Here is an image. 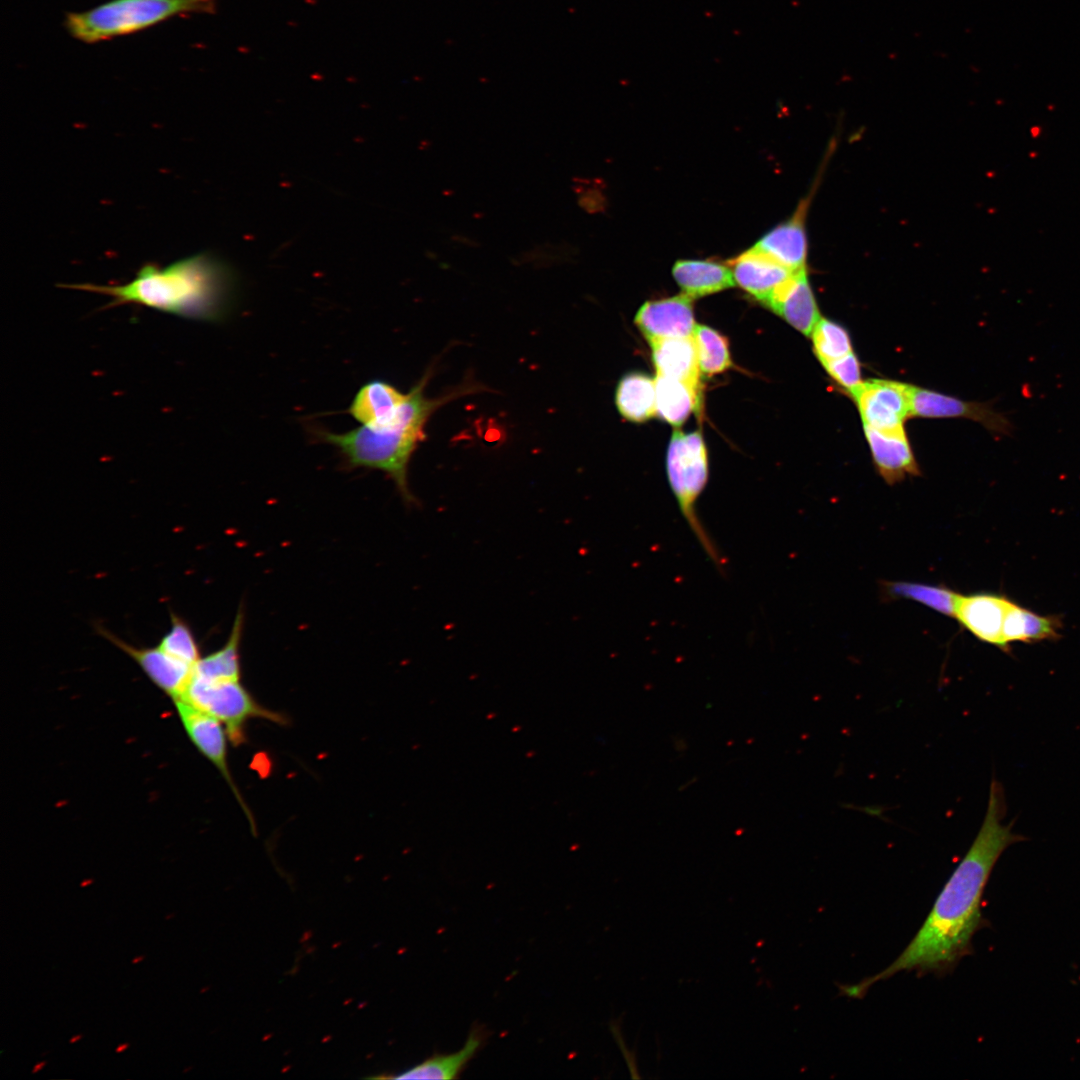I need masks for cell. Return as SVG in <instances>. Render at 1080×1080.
I'll use <instances>...</instances> for the list:
<instances>
[{
    "label": "cell",
    "mask_w": 1080,
    "mask_h": 1080,
    "mask_svg": "<svg viewBox=\"0 0 1080 1080\" xmlns=\"http://www.w3.org/2000/svg\"><path fill=\"white\" fill-rule=\"evenodd\" d=\"M1006 808L1003 786L993 778L981 828L914 938L883 971L841 987L843 994L861 998L877 981L901 971L943 975L971 952L972 938L984 926L981 902L989 876L1002 853L1025 840L1012 832L1015 819L1003 824Z\"/></svg>",
    "instance_id": "obj_1"
},
{
    "label": "cell",
    "mask_w": 1080,
    "mask_h": 1080,
    "mask_svg": "<svg viewBox=\"0 0 1080 1080\" xmlns=\"http://www.w3.org/2000/svg\"><path fill=\"white\" fill-rule=\"evenodd\" d=\"M65 287L105 295L112 306L136 304L189 320L219 323L232 311L238 277L229 264L201 252L164 267L146 263L124 284Z\"/></svg>",
    "instance_id": "obj_2"
},
{
    "label": "cell",
    "mask_w": 1080,
    "mask_h": 1080,
    "mask_svg": "<svg viewBox=\"0 0 1080 1080\" xmlns=\"http://www.w3.org/2000/svg\"><path fill=\"white\" fill-rule=\"evenodd\" d=\"M432 376L428 369L408 391V397L398 413L377 427L359 426L344 433L314 428L316 439L337 449L350 469L368 468L385 473L396 485L402 499L415 503L408 483L410 460L425 438V426L432 414L450 400L478 391L475 385H465L448 394L429 398L425 387Z\"/></svg>",
    "instance_id": "obj_3"
},
{
    "label": "cell",
    "mask_w": 1080,
    "mask_h": 1080,
    "mask_svg": "<svg viewBox=\"0 0 1080 1080\" xmlns=\"http://www.w3.org/2000/svg\"><path fill=\"white\" fill-rule=\"evenodd\" d=\"M215 11L216 0H110L68 13L64 26L73 38L96 43L141 31L175 16Z\"/></svg>",
    "instance_id": "obj_4"
},
{
    "label": "cell",
    "mask_w": 1080,
    "mask_h": 1080,
    "mask_svg": "<svg viewBox=\"0 0 1080 1080\" xmlns=\"http://www.w3.org/2000/svg\"><path fill=\"white\" fill-rule=\"evenodd\" d=\"M668 482L677 501L680 513L704 552L723 572L725 560L706 532L696 511V504L708 481V457L706 446L699 431L672 434L666 458Z\"/></svg>",
    "instance_id": "obj_5"
},
{
    "label": "cell",
    "mask_w": 1080,
    "mask_h": 1080,
    "mask_svg": "<svg viewBox=\"0 0 1080 1080\" xmlns=\"http://www.w3.org/2000/svg\"><path fill=\"white\" fill-rule=\"evenodd\" d=\"M218 719L234 745L244 743L248 720L263 718L283 724L281 714L260 705L244 687L241 679H208L194 673L178 698Z\"/></svg>",
    "instance_id": "obj_6"
},
{
    "label": "cell",
    "mask_w": 1080,
    "mask_h": 1080,
    "mask_svg": "<svg viewBox=\"0 0 1080 1080\" xmlns=\"http://www.w3.org/2000/svg\"><path fill=\"white\" fill-rule=\"evenodd\" d=\"M911 385L887 379L863 381L852 397L856 401L863 426L880 431L904 429L910 416Z\"/></svg>",
    "instance_id": "obj_7"
},
{
    "label": "cell",
    "mask_w": 1080,
    "mask_h": 1080,
    "mask_svg": "<svg viewBox=\"0 0 1080 1080\" xmlns=\"http://www.w3.org/2000/svg\"><path fill=\"white\" fill-rule=\"evenodd\" d=\"M173 703L188 738L198 751L218 769L231 787L242 809L248 815L251 826H254L249 809L242 800L229 771L227 761V740H229V737L224 725L218 719L183 699H176Z\"/></svg>",
    "instance_id": "obj_8"
},
{
    "label": "cell",
    "mask_w": 1080,
    "mask_h": 1080,
    "mask_svg": "<svg viewBox=\"0 0 1080 1080\" xmlns=\"http://www.w3.org/2000/svg\"><path fill=\"white\" fill-rule=\"evenodd\" d=\"M910 416L923 418H966L981 423L999 436L1010 435L1013 425L990 402H970L940 394L924 388L911 386Z\"/></svg>",
    "instance_id": "obj_9"
},
{
    "label": "cell",
    "mask_w": 1080,
    "mask_h": 1080,
    "mask_svg": "<svg viewBox=\"0 0 1080 1080\" xmlns=\"http://www.w3.org/2000/svg\"><path fill=\"white\" fill-rule=\"evenodd\" d=\"M828 159V157L824 159L823 166L821 167L819 175L815 179L810 192L800 200L793 215L788 220L776 225L765 233L754 245L755 248L766 253L792 271L806 267L808 239L805 223L807 213L813 196L819 186L822 171L826 168Z\"/></svg>",
    "instance_id": "obj_10"
},
{
    "label": "cell",
    "mask_w": 1080,
    "mask_h": 1080,
    "mask_svg": "<svg viewBox=\"0 0 1080 1080\" xmlns=\"http://www.w3.org/2000/svg\"><path fill=\"white\" fill-rule=\"evenodd\" d=\"M96 629L99 634L132 658L152 683L172 701L183 695L195 665H190L168 654L158 645L156 647L133 646L99 625Z\"/></svg>",
    "instance_id": "obj_11"
},
{
    "label": "cell",
    "mask_w": 1080,
    "mask_h": 1080,
    "mask_svg": "<svg viewBox=\"0 0 1080 1080\" xmlns=\"http://www.w3.org/2000/svg\"><path fill=\"white\" fill-rule=\"evenodd\" d=\"M635 324L650 343L693 335L696 323L692 298L680 294L645 302L635 316Z\"/></svg>",
    "instance_id": "obj_12"
},
{
    "label": "cell",
    "mask_w": 1080,
    "mask_h": 1080,
    "mask_svg": "<svg viewBox=\"0 0 1080 1080\" xmlns=\"http://www.w3.org/2000/svg\"><path fill=\"white\" fill-rule=\"evenodd\" d=\"M1010 603L1008 598L992 593L959 595L954 617L977 639L1008 651L1003 624Z\"/></svg>",
    "instance_id": "obj_13"
},
{
    "label": "cell",
    "mask_w": 1080,
    "mask_h": 1080,
    "mask_svg": "<svg viewBox=\"0 0 1080 1080\" xmlns=\"http://www.w3.org/2000/svg\"><path fill=\"white\" fill-rule=\"evenodd\" d=\"M763 304L806 336L821 318L806 267L794 271Z\"/></svg>",
    "instance_id": "obj_14"
},
{
    "label": "cell",
    "mask_w": 1080,
    "mask_h": 1080,
    "mask_svg": "<svg viewBox=\"0 0 1080 1080\" xmlns=\"http://www.w3.org/2000/svg\"><path fill=\"white\" fill-rule=\"evenodd\" d=\"M874 464L888 484L919 474V468L905 429L880 431L864 426Z\"/></svg>",
    "instance_id": "obj_15"
},
{
    "label": "cell",
    "mask_w": 1080,
    "mask_h": 1080,
    "mask_svg": "<svg viewBox=\"0 0 1080 1080\" xmlns=\"http://www.w3.org/2000/svg\"><path fill=\"white\" fill-rule=\"evenodd\" d=\"M729 265L735 284L762 304L794 272L754 246Z\"/></svg>",
    "instance_id": "obj_16"
},
{
    "label": "cell",
    "mask_w": 1080,
    "mask_h": 1080,
    "mask_svg": "<svg viewBox=\"0 0 1080 1080\" xmlns=\"http://www.w3.org/2000/svg\"><path fill=\"white\" fill-rule=\"evenodd\" d=\"M408 397L384 380H371L355 394L347 413L360 425L377 427L393 418Z\"/></svg>",
    "instance_id": "obj_17"
},
{
    "label": "cell",
    "mask_w": 1080,
    "mask_h": 1080,
    "mask_svg": "<svg viewBox=\"0 0 1080 1080\" xmlns=\"http://www.w3.org/2000/svg\"><path fill=\"white\" fill-rule=\"evenodd\" d=\"M672 275L683 294L692 299L735 286L731 269L710 260H678Z\"/></svg>",
    "instance_id": "obj_18"
},
{
    "label": "cell",
    "mask_w": 1080,
    "mask_h": 1080,
    "mask_svg": "<svg viewBox=\"0 0 1080 1080\" xmlns=\"http://www.w3.org/2000/svg\"><path fill=\"white\" fill-rule=\"evenodd\" d=\"M658 375L700 385L701 371L693 336L650 343Z\"/></svg>",
    "instance_id": "obj_19"
},
{
    "label": "cell",
    "mask_w": 1080,
    "mask_h": 1080,
    "mask_svg": "<svg viewBox=\"0 0 1080 1080\" xmlns=\"http://www.w3.org/2000/svg\"><path fill=\"white\" fill-rule=\"evenodd\" d=\"M656 415L673 426H681L698 408L700 389L697 384L656 375Z\"/></svg>",
    "instance_id": "obj_20"
},
{
    "label": "cell",
    "mask_w": 1080,
    "mask_h": 1080,
    "mask_svg": "<svg viewBox=\"0 0 1080 1080\" xmlns=\"http://www.w3.org/2000/svg\"><path fill=\"white\" fill-rule=\"evenodd\" d=\"M615 403L627 420L640 423L656 415L655 379L641 373L625 375L618 383Z\"/></svg>",
    "instance_id": "obj_21"
},
{
    "label": "cell",
    "mask_w": 1080,
    "mask_h": 1080,
    "mask_svg": "<svg viewBox=\"0 0 1080 1080\" xmlns=\"http://www.w3.org/2000/svg\"><path fill=\"white\" fill-rule=\"evenodd\" d=\"M244 626L243 608L235 616L226 643L217 651L201 657L193 673L208 679H241L240 644Z\"/></svg>",
    "instance_id": "obj_22"
},
{
    "label": "cell",
    "mask_w": 1080,
    "mask_h": 1080,
    "mask_svg": "<svg viewBox=\"0 0 1080 1080\" xmlns=\"http://www.w3.org/2000/svg\"><path fill=\"white\" fill-rule=\"evenodd\" d=\"M1060 622L1056 617L1038 615L1011 601L1003 624V640L1011 642H1036L1056 639Z\"/></svg>",
    "instance_id": "obj_23"
},
{
    "label": "cell",
    "mask_w": 1080,
    "mask_h": 1080,
    "mask_svg": "<svg viewBox=\"0 0 1080 1080\" xmlns=\"http://www.w3.org/2000/svg\"><path fill=\"white\" fill-rule=\"evenodd\" d=\"M482 1042L479 1031H471L464 1046L457 1052L431 1057L394 1076L395 1079H454L473 1058Z\"/></svg>",
    "instance_id": "obj_24"
},
{
    "label": "cell",
    "mask_w": 1080,
    "mask_h": 1080,
    "mask_svg": "<svg viewBox=\"0 0 1080 1080\" xmlns=\"http://www.w3.org/2000/svg\"><path fill=\"white\" fill-rule=\"evenodd\" d=\"M888 595L917 601L946 616L954 617L960 594L947 587L925 585L913 582H887L884 584Z\"/></svg>",
    "instance_id": "obj_25"
},
{
    "label": "cell",
    "mask_w": 1080,
    "mask_h": 1080,
    "mask_svg": "<svg viewBox=\"0 0 1080 1080\" xmlns=\"http://www.w3.org/2000/svg\"><path fill=\"white\" fill-rule=\"evenodd\" d=\"M692 336L697 349L701 374L713 376L731 367L732 361L726 337L700 324H696Z\"/></svg>",
    "instance_id": "obj_26"
},
{
    "label": "cell",
    "mask_w": 1080,
    "mask_h": 1080,
    "mask_svg": "<svg viewBox=\"0 0 1080 1080\" xmlns=\"http://www.w3.org/2000/svg\"><path fill=\"white\" fill-rule=\"evenodd\" d=\"M811 336L815 354L822 365L853 352L847 330L829 319L820 318Z\"/></svg>",
    "instance_id": "obj_27"
},
{
    "label": "cell",
    "mask_w": 1080,
    "mask_h": 1080,
    "mask_svg": "<svg viewBox=\"0 0 1080 1080\" xmlns=\"http://www.w3.org/2000/svg\"><path fill=\"white\" fill-rule=\"evenodd\" d=\"M170 616V628L160 639L158 646L168 654L194 666L202 657L196 637L184 619L172 612Z\"/></svg>",
    "instance_id": "obj_28"
},
{
    "label": "cell",
    "mask_w": 1080,
    "mask_h": 1080,
    "mask_svg": "<svg viewBox=\"0 0 1080 1080\" xmlns=\"http://www.w3.org/2000/svg\"><path fill=\"white\" fill-rule=\"evenodd\" d=\"M823 367L830 377L838 385L848 391L851 396L863 382L861 379L860 363L853 352L839 359L827 362L823 364Z\"/></svg>",
    "instance_id": "obj_29"
},
{
    "label": "cell",
    "mask_w": 1080,
    "mask_h": 1080,
    "mask_svg": "<svg viewBox=\"0 0 1080 1080\" xmlns=\"http://www.w3.org/2000/svg\"><path fill=\"white\" fill-rule=\"evenodd\" d=\"M528 261L538 260L541 265L553 263L568 258V246L542 245L523 254Z\"/></svg>",
    "instance_id": "obj_30"
},
{
    "label": "cell",
    "mask_w": 1080,
    "mask_h": 1080,
    "mask_svg": "<svg viewBox=\"0 0 1080 1080\" xmlns=\"http://www.w3.org/2000/svg\"><path fill=\"white\" fill-rule=\"evenodd\" d=\"M612 1033H613L615 1039L617 1040L623 1055L625 1056V1060H626L627 1065L629 1067V1070L631 1072V1076L633 1078H639V1075L636 1074L637 1073V1068H636L635 1058L632 1055V1053L627 1049L624 1041L622 1040V1035L620 1033V1030L618 1029V1026L615 1025V1024L612 1025Z\"/></svg>",
    "instance_id": "obj_31"
},
{
    "label": "cell",
    "mask_w": 1080,
    "mask_h": 1080,
    "mask_svg": "<svg viewBox=\"0 0 1080 1080\" xmlns=\"http://www.w3.org/2000/svg\"><path fill=\"white\" fill-rule=\"evenodd\" d=\"M453 239L454 241L461 242L470 246L478 245V243H474L471 239L461 235H455L453 236Z\"/></svg>",
    "instance_id": "obj_32"
},
{
    "label": "cell",
    "mask_w": 1080,
    "mask_h": 1080,
    "mask_svg": "<svg viewBox=\"0 0 1080 1080\" xmlns=\"http://www.w3.org/2000/svg\"><path fill=\"white\" fill-rule=\"evenodd\" d=\"M46 1065H47V1061H46V1060H41V1061H38V1062H37V1063H36V1064H35V1065L33 1066V1068H32V1071H31V1073H32V1074H36V1073L40 1072L41 1070H43V1069L45 1068V1066H46Z\"/></svg>",
    "instance_id": "obj_33"
},
{
    "label": "cell",
    "mask_w": 1080,
    "mask_h": 1080,
    "mask_svg": "<svg viewBox=\"0 0 1080 1080\" xmlns=\"http://www.w3.org/2000/svg\"><path fill=\"white\" fill-rule=\"evenodd\" d=\"M129 1047H130L129 1042H122V1043H120V1044H118L116 1046L115 1053L121 1054V1053L125 1052L126 1050H128Z\"/></svg>",
    "instance_id": "obj_34"
},
{
    "label": "cell",
    "mask_w": 1080,
    "mask_h": 1080,
    "mask_svg": "<svg viewBox=\"0 0 1080 1080\" xmlns=\"http://www.w3.org/2000/svg\"><path fill=\"white\" fill-rule=\"evenodd\" d=\"M145 958H146V956L143 955V954L136 955L135 957L132 958L131 964H133V965L139 964V963L143 962L145 960Z\"/></svg>",
    "instance_id": "obj_35"
},
{
    "label": "cell",
    "mask_w": 1080,
    "mask_h": 1080,
    "mask_svg": "<svg viewBox=\"0 0 1080 1080\" xmlns=\"http://www.w3.org/2000/svg\"><path fill=\"white\" fill-rule=\"evenodd\" d=\"M82 1038H83V1034H81V1033H78V1034H74V1035H73V1036H72V1037H71V1038L69 1039V1043H70V1044H75V1043L79 1042L80 1040H82Z\"/></svg>",
    "instance_id": "obj_36"
},
{
    "label": "cell",
    "mask_w": 1080,
    "mask_h": 1080,
    "mask_svg": "<svg viewBox=\"0 0 1080 1080\" xmlns=\"http://www.w3.org/2000/svg\"><path fill=\"white\" fill-rule=\"evenodd\" d=\"M175 917H176V914L174 912H170V913L165 914L164 919L165 920H172Z\"/></svg>",
    "instance_id": "obj_37"
},
{
    "label": "cell",
    "mask_w": 1080,
    "mask_h": 1080,
    "mask_svg": "<svg viewBox=\"0 0 1080 1080\" xmlns=\"http://www.w3.org/2000/svg\"><path fill=\"white\" fill-rule=\"evenodd\" d=\"M92 883H93L92 879H85L80 885H81V887H86V886L91 885Z\"/></svg>",
    "instance_id": "obj_38"
},
{
    "label": "cell",
    "mask_w": 1080,
    "mask_h": 1080,
    "mask_svg": "<svg viewBox=\"0 0 1080 1080\" xmlns=\"http://www.w3.org/2000/svg\"><path fill=\"white\" fill-rule=\"evenodd\" d=\"M191 1069H193V1066H187L182 1070V1073H188Z\"/></svg>",
    "instance_id": "obj_39"
},
{
    "label": "cell",
    "mask_w": 1080,
    "mask_h": 1080,
    "mask_svg": "<svg viewBox=\"0 0 1080 1080\" xmlns=\"http://www.w3.org/2000/svg\"><path fill=\"white\" fill-rule=\"evenodd\" d=\"M48 1053H49V1051L43 1052V1053H41V1055H40V1056H44V1055H46V1054H48Z\"/></svg>",
    "instance_id": "obj_40"
}]
</instances>
